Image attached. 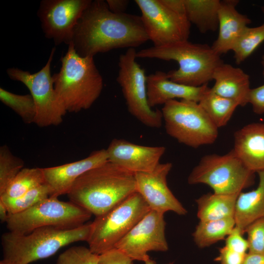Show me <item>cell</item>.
<instances>
[{
  "label": "cell",
  "mask_w": 264,
  "mask_h": 264,
  "mask_svg": "<svg viewBox=\"0 0 264 264\" xmlns=\"http://www.w3.org/2000/svg\"><path fill=\"white\" fill-rule=\"evenodd\" d=\"M248 103L251 104L254 113L258 114L264 113V84L250 89Z\"/></svg>",
  "instance_id": "d590c367"
},
{
  "label": "cell",
  "mask_w": 264,
  "mask_h": 264,
  "mask_svg": "<svg viewBox=\"0 0 264 264\" xmlns=\"http://www.w3.org/2000/svg\"><path fill=\"white\" fill-rule=\"evenodd\" d=\"M242 264H264V255L248 252Z\"/></svg>",
  "instance_id": "f35d334b"
},
{
  "label": "cell",
  "mask_w": 264,
  "mask_h": 264,
  "mask_svg": "<svg viewBox=\"0 0 264 264\" xmlns=\"http://www.w3.org/2000/svg\"><path fill=\"white\" fill-rule=\"evenodd\" d=\"M129 0H107L106 2L110 10L115 13H123L128 7Z\"/></svg>",
  "instance_id": "74e56055"
},
{
  "label": "cell",
  "mask_w": 264,
  "mask_h": 264,
  "mask_svg": "<svg viewBox=\"0 0 264 264\" xmlns=\"http://www.w3.org/2000/svg\"><path fill=\"white\" fill-rule=\"evenodd\" d=\"M0 100L20 116L25 123H34L36 109L30 94H17L0 88Z\"/></svg>",
  "instance_id": "83f0119b"
},
{
  "label": "cell",
  "mask_w": 264,
  "mask_h": 264,
  "mask_svg": "<svg viewBox=\"0 0 264 264\" xmlns=\"http://www.w3.org/2000/svg\"><path fill=\"white\" fill-rule=\"evenodd\" d=\"M45 183L42 168H24L16 176L0 198H13Z\"/></svg>",
  "instance_id": "4316f807"
},
{
  "label": "cell",
  "mask_w": 264,
  "mask_h": 264,
  "mask_svg": "<svg viewBox=\"0 0 264 264\" xmlns=\"http://www.w3.org/2000/svg\"><path fill=\"white\" fill-rule=\"evenodd\" d=\"M144 263L145 264H156V262L154 261L151 259L150 258L145 261ZM167 264H173V263H170Z\"/></svg>",
  "instance_id": "60d3db41"
},
{
  "label": "cell",
  "mask_w": 264,
  "mask_h": 264,
  "mask_svg": "<svg viewBox=\"0 0 264 264\" xmlns=\"http://www.w3.org/2000/svg\"><path fill=\"white\" fill-rule=\"evenodd\" d=\"M262 9H263V13L264 14V7L262 8Z\"/></svg>",
  "instance_id": "ee69618b"
},
{
  "label": "cell",
  "mask_w": 264,
  "mask_h": 264,
  "mask_svg": "<svg viewBox=\"0 0 264 264\" xmlns=\"http://www.w3.org/2000/svg\"><path fill=\"white\" fill-rule=\"evenodd\" d=\"M261 63L263 67V74L264 77V55L262 57Z\"/></svg>",
  "instance_id": "b9f144b4"
},
{
  "label": "cell",
  "mask_w": 264,
  "mask_h": 264,
  "mask_svg": "<svg viewBox=\"0 0 264 264\" xmlns=\"http://www.w3.org/2000/svg\"><path fill=\"white\" fill-rule=\"evenodd\" d=\"M99 255L83 246L71 247L58 257L56 264H98Z\"/></svg>",
  "instance_id": "1f68e13d"
},
{
  "label": "cell",
  "mask_w": 264,
  "mask_h": 264,
  "mask_svg": "<svg viewBox=\"0 0 264 264\" xmlns=\"http://www.w3.org/2000/svg\"><path fill=\"white\" fill-rule=\"evenodd\" d=\"M246 254L234 251L224 245L219 249V255L215 260L220 264H242Z\"/></svg>",
  "instance_id": "8d00e7d4"
},
{
  "label": "cell",
  "mask_w": 264,
  "mask_h": 264,
  "mask_svg": "<svg viewBox=\"0 0 264 264\" xmlns=\"http://www.w3.org/2000/svg\"><path fill=\"white\" fill-rule=\"evenodd\" d=\"M172 168L171 162L160 163L152 172L135 174L136 192L142 197L152 210L163 214L172 211L179 215H185L187 210L167 185V177Z\"/></svg>",
  "instance_id": "9a60e30c"
},
{
  "label": "cell",
  "mask_w": 264,
  "mask_h": 264,
  "mask_svg": "<svg viewBox=\"0 0 264 264\" xmlns=\"http://www.w3.org/2000/svg\"><path fill=\"white\" fill-rule=\"evenodd\" d=\"M235 226L231 233L225 239V246L236 252L246 254L248 250L247 240Z\"/></svg>",
  "instance_id": "836d02e7"
},
{
  "label": "cell",
  "mask_w": 264,
  "mask_h": 264,
  "mask_svg": "<svg viewBox=\"0 0 264 264\" xmlns=\"http://www.w3.org/2000/svg\"><path fill=\"white\" fill-rule=\"evenodd\" d=\"M135 192L134 174L107 161L81 175L67 195L70 202L97 217Z\"/></svg>",
  "instance_id": "7a4b0ae2"
},
{
  "label": "cell",
  "mask_w": 264,
  "mask_h": 264,
  "mask_svg": "<svg viewBox=\"0 0 264 264\" xmlns=\"http://www.w3.org/2000/svg\"><path fill=\"white\" fill-rule=\"evenodd\" d=\"M0 264H12L2 259V260L0 262Z\"/></svg>",
  "instance_id": "7bdbcfd3"
},
{
  "label": "cell",
  "mask_w": 264,
  "mask_h": 264,
  "mask_svg": "<svg viewBox=\"0 0 264 264\" xmlns=\"http://www.w3.org/2000/svg\"><path fill=\"white\" fill-rule=\"evenodd\" d=\"M133 261L122 251L114 248L99 255L98 264H133Z\"/></svg>",
  "instance_id": "e575fe53"
},
{
  "label": "cell",
  "mask_w": 264,
  "mask_h": 264,
  "mask_svg": "<svg viewBox=\"0 0 264 264\" xmlns=\"http://www.w3.org/2000/svg\"><path fill=\"white\" fill-rule=\"evenodd\" d=\"M91 223L75 227L45 226L25 234L11 232L2 235L3 260L12 264H29L47 258L60 249L79 241H87Z\"/></svg>",
  "instance_id": "277c9868"
},
{
  "label": "cell",
  "mask_w": 264,
  "mask_h": 264,
  "mask_svg": "<svg viewBox=\"0 0 264 264\" xmlns=\"http://www.w3.org/2000/svg\"><path fill=\"white\" fill-rule=\"evenodd\" d=\"M232 150L250 171L264 170V123L248 124L237 131Z\"/></svg>",
  "instance_id": "d6986e66"
},
{
  "label": "cell",
  "mask_w": 264,
  "mask_h": 264,
  "mask_svg": "<svg viewBox=\"0 0 264 264\" xmlns=\"http://www.w3.org/2000/svg\"><path fill=\"white\" fill-rule=\"evenodd\" d=\"M239 194L209 193L196 200L197 217L200 221L234 217L236 203Z\"/></svg>",
  "instance_id": "603a6c76"
},
{
  "label": "cell",
  "mask_w": 264,
  "mask_h": 264,
  "mask_svg": "<svg viewBox=\"0 0 264 264\" xmlns=\"http://www.w3.org/2000/svg\"><path fill=\"white\" fill-rule=\"evenodd\" d=\"M236 0H220L219 10V34L211 46L220 56L232 50L235 44L247 25L251 22L245 15L236 9Z\"/></svg>",
  "instance_id": "ffe728a7"
},
{
  "label": "cell",
  "mask_w": 264,
  "mask_h": 264,
  "mask_svg": "<svg viewBox=\"0 0 264 264\" xmlns=\"http://www.w3.org/2000/svg\"><path fill=\"white\" fill-rule=\"evenodd\" d=\"M9 213L6 207L3 202L0 200V220L1 223L6 222Z\"/></svg>",
  "instance_id": "ab89813d"
},
{
  "label": "cell",
  "mask_w": 264,
  "mask_h": 264,
  "mask_svg": "<svg viewBox=\"0 0 264 264\" xmlns=\"http://www.w3.org/2000/svg\"><path fill=\"white\" fill-rule=\"evenodd\" d=\"M235 226L234 217L199 221L192 236L199 248L209 246L229 235Z\"/></svg>",
  "instance_id": "484cf974"
},
{
  "label": "cell",
  "mask_w": 264,
  "mask_h": 264,
  "mask_svg": "<svg viewBox=\"0 0 264 264\" xmlns=\"http://www.w3.org/2000/svg\"><path fill=\"white\" fill-rule=\"evenodd\" d=\"M186 17L202 33L219 28L220 0H184Z\"/></svg>",
  "instance_id": "cb8c5ba5"
},
{
  "label": "cell",
  "mask_w": 264,
  "mask_h": 264,
  "mask_svg": "<svg viewBox=\"0 0 264 264\" xmlns=\"http://www.w3.org/2000/svg\"><path fill=\"white\" fill-rule=\"evenodd\" d=\"M51 194L49 187L44 183L16 198H0L7 208L9 215L25 211L39 202L49 198Z\"/></svg>",
  "instance_id": "f546056e"
},
{
  "label": "cell",
  "mask_w": 264,
  "mask_h": 264,
  "mask_svg": "<svg viewBox=\"0 0 264 264\" xmlns=\"http://www.w3.org/2000/svg\"><path fill=\"white\" fill-rule=\"evenodd\" d=\"M255 174L231 150L223 155L203 156L189 175L188 182L207 185L216 194H239L254 184Z\"/></svg>",
  "instance_id": "ba28073f"
},
{
  "label": "cell",
  "mask_w": 264,
  "mask_h": 264,
  "mask_svg": "<svg viewBox=\"0 0 264 264\" xmlns=\"http://www.w3.org/2000/svg\"><path fill=\"white\" fill-rule=\"evenodd\" d=\"M198 103L218 129L227 124L239 106L236 102L218 95L211 88Z\"/></svg>",
  "instance_id": "d4e9b609"
},
{
  "label": "cell",
  "mask_w": 264,
  "mask_h": 264,
  "mask_svg": "<svg viewBox=\"0 0 264 264\" xmlns=\"http://www.w3.org/2000/svg\"><path fill=\"white\" fill-rule=\"evenodd\" d=\"M136 58L176 61L179 67L167 72L168 78L193 87L208 84L216 68L223 63L211 46L188 40L142 49L136 52Z\"/></svg>",
  "instance_id": "5b68a950"
},
{
  "label": "cell",
  "mask_w": 264,
  "mask_h": 264,
  "mask_svg": "<svg viewBox=\"0 0 264 264\" xmlns=\"http://www.w3.org/2000/svg\"><path fill=\"white\" fill-rule=\"evenodd\" d=\"M106 151L108 161L135 174L153 172L160 163L166 148L138 145L115 138Z\"/></svg>",
  "instance_id": "2e32d148"
},
{
  "label": "cell",
  "mask_w": 264,
  "mask_h": 264,
  "mask_svg": "<svg viewBox=\"0 0 264 264\" xmlns=\"http://www.w3.org/2000/svg\"><path fill=\"white\" fill-rule=\"evenodd\" d=\"M61 67L52 76L57 95L67 112L89 109L100 95L102 77L93 57H82L72 43L61 59Z\"/></svg>",
  "instance_id": "3957f363"
},
{
  "label": "cell",
  "mask_w": 264,
  "mask_h": 264,
  "mask_svg": "<svg viewBox=\"0 0 264 264\" xmlns=\"http://www.w3.org/2000/svg\"><path fill=\"white\" fill-rule=\"evenodd\" d=\"M264 41V23L255 27L247 26L235 44L232 51L237 64L246 59Z\"/></svg>",
  "instance_id": "f1b7e54d"
},
{
  "label": "cell",
  "mask_w": 264,
  "mask_h": 264,
  "mask_svg": "<svg viewBox=\"0 0 264 264\" xmlns=\"http://www.w3.org/2000/svg\"><path fill=\"white\" fill-rule=\"evenodd\" d=\"M24 162L14 155L6 145L0 148V195L23 168Z\"/></svg>",
  "instance_id": "4dcf8cb0"
},
{
  "label": "cell",
  "mask_w": 264,
  "mask_h": 264,
  "mask_svg": "<svg viewBox=\"0 0 264 264\" xmlns=\"http://www.w3.org/2000/svg\"><path fill=\"white\" fill-rule=\"evenodd\" d=\"M248 252L264 255V217L258 219L248 226Z\"/></svg>",
  "instance_id": "d6a6232c"
},
{
  "label": "cell",
  "mask_w": 264,
  "mask_h": 264,
  "mask_svg": "<svg viewBox=\"0 0 264 264\" xmlns=\"http://www.w3.org/2000/svg\"><path fill=\"white\" fill-rule=\"evenodd\" d=\"M212 90L219 95L236 102L239 106L248 104L249 76L239 67L222 63L215 69Z\"/></svg>",
  "instance_id": "44dd1931"
},
{
  "label": "cell",
  "mask_w": 264,
  "mask_h": 264,
  "mask_svg": "<svg viewBox=\"0 0 264 264\" xmlns=\"http://www.w3.org/2000/svg\"><path fill=\"white\" fill-rule=\"evenodd\" d=\"M55 50V47L52 48L45 66L35 73L16 67L6 70L11 79L22 82L29 89L36 106L34 123L40 127L60 124L67 112L57 95L51 75V64Z\"/></svg>",
  "instance_id": "7c38bea8"
},
{
  "label": "cell",
  "mask_w": 264,
  "mask_h": 264,
  "mask_svg": "<svg viewBox=\"0 0 264 264\" xmlns=\"http://www.w3.org/2000/svg\"><path fill=\"white\" fill-rule=\"evenodd\" d=\"M257 173L259 178L257 188L249 192H241L236 203L235 227L242 235L249 225L264 217V170Z\"/></svg>",
  "instance_id": "7402d4cb"
},
{
  "label": "cell",
  "mask_w": 264,
  "mask_h": 264,
  "mask_svg": "<svg viewBox=\"0 0 264 264\" xmlns=\"http://www.w3.org/2000/svg\"><path fill=\"white\" fill-rule=\"evenodd\" d=\"M164 214L149 212L116 244L117 248L133 261L145 262L150 258L148 252L166 251V222Z\"/></svg>",
  "instance_id": "5bb4252c"
},
{
  "label": "cell",
  "mask_w": 264,
  "mask_h": 264,
  "mask_svg": "<svg viewBox=\"0 0 264 264\" xmlns=\"http://www.w3.org/2000/svg\"><path fill=\"white\" fill-rule=\"evenodd\" d=\"M91 0H42L37 11L43 31L55 45L72 43L74 28Z\"/></svg>",
  "instance_id": "4fadbf2b"
},
{
  "label": "cell",
  "mask_w": 264,
  "mask_h": 264,
  "mask_svg": "<svg viewBox=\"0 0 264 264\" xmlns=\"http://www.w3.org/2000/svg\"><path fill=\"white\" fill-rule=\"evenodd\" d=\"M91 215L70 201L49 197L25 211L9 215L6 223L9 232L25 234L45 226L77 227L84 224Z\"/></svg>",
  "instance_id": "30bf717a"
},
{
  "label": "cell",
  "mask_w": 264,
  "mask_h": 264,
  "mask_svg": "<svg viewBox=\"0 0 264 264\" xmlns=\"http://www.w3.org/2000/svg\"><path fill=\"white\" fill-rule=\"evenodd\" d=\"M149 40L161 46L188 40L191 23L184 0H135Z\"/></svg>",
  "instance_id": "9c48e42d"
},
{
  "label": "cell",
  "mask_w": 264,
  "mask_h": 264,
  "mask_svg": "<svg viewBox=\"0 0 264 264\" xmlns=\"http://www.w3.org/2000/svg\"><path fill=\"white\" fill-rule=\"evenodd\" d=\"M148 103L151 108L164 105L167 102L180 99L198 103L209 88L208 84L193 87L171 80L167 73L157 71L147 76Z\"/></svg>",
  "instance_id": "ac0fdd59"
},
{
  "label": "cell",
  "mask_w": 264,
  "mask_h": 264,
  "mask_svg": "<svg viewBox=\"0 0 264 264\" xmlns=\"http://www.w3.org/2000/svg\"><path fill=\"white\" fill-rule=\"evenodd\" d=\"M151 209L142 197L135 192L104 214L96 217L87 241L94 254L101 255L116 244Z\"/></svg>",
  "instance_id": "8992f818"
},
{
  "label": "cell",
  "mask_w": 264,
  "mask_h": 264,
  "mask_svg": "<svg viewBox=\"0 0 264 264\" xmlns=\"http://www.w3.org/2000/svg\"><path fill=\"white\" fill-rule=\"evenodd\" d=\"M149 40L140 16L111 12L106 1L92 0L79 20L72 42L82 57L122 48H134Z\"/></svg>",
  "instance_id": "6da1fadb"
},
{
  "label": "cell",
  "mask_w": 264,
  "mask_h": 264,
  "mask_svg": "<svg viewBox=\"0 0 264 264\" xmlns=\"http://www.w3.org/2000/svg\"><path fill=\"white\" fill-rule=\"evenodd\" d=\"M161 112L166 133L181 144L196 148L218 138V128L198 102L170 100Z\"/></svg>",
  "instance_id": "52a82bcc"
},
{
  "label": "cell",
  "mask_w": 264,
  "mask_h": 264,
  "mask_svg": "<svg viewBox=\"0 0 264 264\" xmlns=\"http://www.w3.org/2000/svg\"><path fill=\"white\" fill-rule=\"evenodd\" d=\"M108 161L106 149L92 152L82 159L63 165L44 168L45 183L49 187V197L67 194L75 181L87 171Z\"/></svg>",
  "instance_id": "e0dca14e"
},
{
  "label": "cell",
  "mask_w": 264,
  "mask_h": 264,
  "mask_svg": "<svg viewBox=\"0 0 264 264\" xmlns=\"http://www.w3.org/2000/svg\"><path fill=\"white\" fill-rule=\"evenodd\" d=\"M136 52L134 48H130L119 56L116 81L129 112L146 126L159 128L163 122L162 112L153 109L149 104L147 76L136 61Z\"/></svg>",
  "instance_id": "8fae6325"
}]
</instances>
